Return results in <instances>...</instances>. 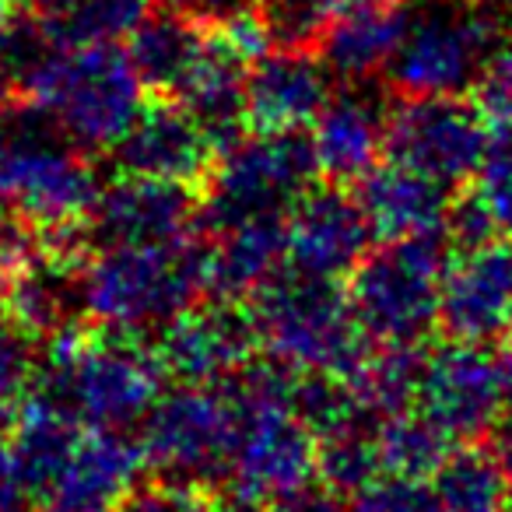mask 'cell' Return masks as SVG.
I'll return each instance as SVG.
<instances>
[{"instance_id":"cell-1","label":"cell","mask_w":512,"mask_h":512,"mask_svg":"<svg viewBox=\"0 0 512 512\" xmlns=\"http://www.w3.org/2000/svg\"><path fill=\"white\" fill-rule=\"evenodd\" d=\"M18 88L25 106L85 155L113 151L144 109V81L123 46H50Z\"/></svg>"},{"instance_id":"cell-2","label":"cell","mask_w":512,"mask_h":512,"mask_svg":"<svg viewBox=\"0 0 512 512\" xmlns=\"http://www.w3.org/2000/svg\"><path fill=\"white\" fill-rule=\"evenodd\" d=\"M165 379L158 355L134 334H85L74 323L46 337L43 362H36V393L95 428L141 425Z\"/></svg>"},{"instance_id":"cell-3","label":"cell","mask_w":512,"mask_h":512,"mask_svg":"<svg viewBox=\"0 0 512 512\" xmlns=\"http://www.w3.org/2000/svg\"><path fill=\"white\" fill-rule=\"evenodd\" d=\"M207 288V249L183 239L151 246H102L81 267V313L99 330L144 334L197 306Z\"/></svg>"},{"instance_id":"cell-4","label":"cell","mask_w":512,"mask_h":512,"mask_svg":"<svg viewBox=\"0 0 512 512\" xmlns=\"http://www.w3.org/2000/svg\"><path fill=\"white\" fill-rule=\"evenodd\" d=\"M102 183L85 151L57 134L39 113L0 116V211L36 235L88 228Z\"/></svg>"},{"instance_id":"cell-5","label":"cell","mask_w":512,"mask_h":512,"mask_svg":"<svg viewBox=\"0 0 512 512\" xmlns=\"http://www.w3.org/2000/svg\"><path fill=\"white\" fill-rule=\"evenodd\" d=\"M249 302L260 344L278 362L344 379H355L369 362L372 337L337 281L288 271L267 281Z\"/></svg>"},{"instance_id":"cell-6","label":"cell","mask_w":512,"mask_h":512,"mask_svg":"<svg viewBox=\"0 0 512 512\" xmlns=\"http://www.w3.org/2000/svg\"><path fill=\"white\" fill-rule=\"evenodd\" d=\"M316 165L313 141L299 130L281 134H242L218 151V162L207 172V193L200 218L211 232L260 218H288L302 193L313 186Z\"/></svg>"},{"instance_id":"cell-7","label":"cell","mask_w":512,"mask_h":512,"mask_svg":"<svg viewBox=\"0 0 512 512\" xmlns=\"http://www.w3.org/2000/svg\"><path fill=\"white\" fill-rule=\"evenodd\" d=\"M449 260L446 232L383 242L365 256L348 285L365 334L379 344H425L428 330L439 323Z\"/></svg>"},{"instance_id":"cell-8","label":"cell","mask_w":512,"mask_h":512,"mask_svg":"<svg viewBox=\"0 0 512 512\" xmlns=\"http://www.w3.org/2000/svg\"><path fill=\"white\" fill-rule=\"evenodd\" d=\"M239 400L218 386H183L162 393L141 421L148 467L165 481L207 484L228 477L239 442Z\"/></svg>"},{"instance_id":"cell-9","label":"cell","mask_w":512,"mask_h":512,"mask_svg":"<svg viewBox=\"0 0 512 512\" xmlns=\"http://www.w3.org/2000/svg\"><path fill=\"white\" fill-rule=\"evenodd\" d=\"M502 39V29L474 8V0L411 8L400 50L386 74L400 95L470 92L484 60Z\"/></svg>"},{"instance_id":"cell-10","label":"cell","mask_w":512,"mask_h":512,"mask_svg":"<svg viewBox=\"0 0 512 512\" xmlns=\"http://www.w3.org/2000/svg\"><path fill=\"white\" fill-rule=\"evenodd\" d=\"M239 442L228 467V498L267 509L309 491L320 439L295 414L292 400L239 397Z\"/></svg>"},{"instance_id":"cell-11","label":"cell","mask_w":512,"mask_h":512,"mask_svg":"<svg viewBox=\"0 0 512 512\" xmlns=\"http://www.w3.org/2000/svg\"><path fill=\"white\" fill-rule=\"evenodd\" d=\"M491 144V127L460 95H404L386 113V155L407 169L463 186L477 179Z\"/></svg>"},{"instance_id":"cell-12","label":"cell","mask_w":512,"mask_h":512,"mask_svg":"<svg viewBox=\"0 0 512 512\" xmlns=\"http://www.w3.org/2000/svg\"><path fill=\"white\" fill-rule=\"evenodd\" d=\"M260 344L249 309L235 302H197L176 320L162 327L155 341V355L165 376L183 386H221L232 383Z\"/></svg>"},{"instance_id":"cell-13","label":"cell","mask_w":512,"mask_h":512,"mask_svg":"<svg viewBox=\"0 0 512 512\" xmlns=\"http://www.w3.org/2000/svg\"><path fill=\"white\" fill-rule=\"evenodd\" d=\"M418 411L460 442L491 435L505 418L498 358H491L484 344L467 341L428 351Z\"/></svg>"},{"instance_id":"cell-14","label":"cell","mask_w":512,"mask_h":512,"mask_svg":"<svg viewBox=\"0 0 512 512\" xmlns=\"http://www.w3.org/2000/svg\"><path fill=\"white\" fill-rule=\"evenodd\" d=\"M285 235L292 271L327 281L351 278L376 239L358 197L341 190V183L309 186L288 211Z\"/></svg>"},{"instance_id":"cell-15","label":"cell","mask_w":512,"mask_h":512,"mask_svg":"<svg viewBox=\"0 0 512 512\" xmlns=\"http://www.w3.org/2000/svg\"><path fill=\"white\" fill-rule=\"evenodd\" d=\"M439 327L467 344L512 334V235L456 249L442 278Z\"/></svg>"},{"instance_id":"cell-16","label":"cell","mask_w":512,"mask_h":512,"mask_svg":"<svg viewBox=\"0 0 512 512\" xmlns=\"http://www.w3.org/2000/svg\"><path fill=\"white\" fill-rule=\"evenodd\" d=\"M214 141L204 123L183 102L158 99L137 113L130 130L113 148V162L123 176L197 183L214 165Z\"/></svg>"},{"instance_id":"cell-17","label":"cell","mask_w":512,"mask_h":512,"mask_svg":"<svg viewBox=\"0 0 512 512\" xmlns=\"http://www.w3.org/2000/svg\"><path fill=\"white\" fill-rule=\"evenodd\" d=\"M197 214L200 207L186 183L120 176L102 186L88 228L102 246H151V242L183 239Z\"/></svg>"},{"instance_id":"cell-18","label":"cell","mask_w":512,"mask_h":512,"mask_svg":"<svg viewBox=\"0 0 512 512\" xmlns=\"http://www.w3.org/2000/svg\"><path fill=\"white\" fill-rule=\"evenodd\" d=\"M144 467L141 442L123 435V428L88 425L43 502L50 512H116Z\"/></svg>"},{"instance_id":"cell-19","label":"cell","mask_w":512,"mask_h":512,"mask_svg":"<svg viewBox=\"0 0 512 512\" xmlns=\"http://www.w3.org/2000/svg\"><path fill=\"white\" fill-rule=\"evenodd\" d=\"M334 99V71L313 50H271L249 67L246 78V120L253 130L313 127L316 116Z\"/></svg>"},{"instance_id":"cell-20","label":"cell","mask_w":512,"mask_h":512,"mask_svg":"<svg viewBox=\"0 0 512 512\" xmlns=\"http://www.w3.org/2000/svg\"><path fill=\"white\" fill-rule=\"evenodd\" d=\"M453 186L407 169L400 162L376 165L365 179H358V204L369 218L376 239L397 242L414 235L446 232L449 207H453Z\"/></svg>"},{"instance_id":"cell-21","label":"cell","mask_w":512,"mask_h":512,"mask_svg":"<svg viewBox=\"0 0 512 512\" xmlns=\"http://www.w3.org/2000/svg\"><path fill=\"white\" fill-rule=\"evenodd\" d=\"M316 165L330 183H358L386 151V116L376 99L358 88L337 92L313 123Z\"/></svg>"},{"instance_id":"cell-22","label":"cell","mask_w":512,"mask_h":512,"mask_svg":"<svg viewBox=\"0 0 512 512\" xmlns=\"http://www.w3.org/2000/svg\"><path fill=\"white\" fill-rule=\"evenodd\" d=\"M246 78L249 64L218 36L214 29H207V43L200 53L197 67L186 78L183 92L176 95L211 134L214 148H228L232 141L242 137V127H249L246 120Z\"/></svg>"},{"instance_id":"cell-23","label":"cell","mask_w":512,"mask_h":512,"mask_svg":"<svg viewBox=\"0 0 512 512\" xmlns=\"http://www.w3.org/2000/svg\"><path fill=\"white\" fill-rule=\"evenodd\" d=\"M288 260V235L278 218H260L221 232L207 249V288L218 299H253Z\"/></svg>"},{"instance_id":"cell-24","label":"cell","mask_w":512,"mask_h":512,"mask_svg":"<svg viewBox=\"0 0 512 512\" xmlns=\"http://www.w3.org/2000/svg\"><path fill=\"white\" fill-rule=\"evenodd\" d=\"M207 43V25L179 8L151 11V18L127 39L130 64L144 88L165 99L183 92L186 78L197 67Z\"/></svg>"},{"instance_id":"cell-25","label":"cell","mask_w":512,"mask_h":512,"mask_svg":"<svg viewBox=\"0 0 512 512\" xmlns=\"http://www.w3.org/2000/svg\"><path fill=\"white\" fill-rule=\"evenodd\" d=\"M411 8H379V11H351L334 18L320 39V57L341 81H369L379 71H390L393 57L404 39Z\"/></svg>"},{"instance_id":"cell-26","label":"cell","mask_w":512,"mask_h":512,"mask_svg":"<svg viewBox=\"0 0 512 512\" xmlns=\"http://www.w3.org/2000/svg\"><path fill=\"white\" fill-rule=\"evenodd\" d=\"M81 432H85V421L71 407L43 393H29L18 418L11 421V449H15V460L32 495L43 498L50 491L64 463L71 460Z\"/></svg>"},{"instance_id":"cell-27","label":"cell","mask_w":512,"mask_h":512,"mask_svg":"<svg viewBox=\"0 0 512 512\" xmlns=\"http://www.w3.org/2000/svg\"><path fill=\"white\" fill-rule=\"evenodd\" d=\"M81 309L78 274L64 260H53L43 249L32 253V260L22 267L15 288L8 299V320L18 334L29 341L53 337L71 323V316Z\"/></svg>"},{"instance_id":"cell-28","label":"cell","mask_w":512,"mask_h":512,"mask_svg":"<svg viewBox=\"0 0 512 512\" xmlns=\"http://www.w3.org/2000/svg\"><path fill=\"white\" fill-rule=\"evenodd\" d=\"M442 512H505L512 470L491 442H463L432 477Z\"/></svg>"},{"instance_id":"cell-29","label":"cell","mask_w":512,"mask_h":512,"mask_svg":"<svg viewBox=\"0 0 512 512\" xmlns=\"http://www.w3.org/2000/svg\"><path fill=\"white\" fill-rule=\"evenodd\" d=\"M155 11V0H74L57 18H43L53 46H120Z\"/></svg>"},{"instance_id":"cell-30","label":"cell","mask_w":512,"mask_h":512,"mask_svg":"<svg viewBox=\"0 0 512 512\" xmlns=\"http://www.w3.org/2000/svg\"><path fill=\"white\" fill-rule=\"evenodd\" d=\"M425 365V344H383L379 351H372L369 362L355 376V386L362 393L365 407L372 414H383V418L418 407Z\"/></svg>"},{"instance_id":"cell-31","label":"cell","mask_w":512,"mask_h":512,"mask_svg":"<svg viewBox=\"0 0 512 512\" xmlns=\"http://www.w3.org/2000/svg\"><path fill=\"white\" fill-rule=\"evenodd\" d=\"M379 460L383 474L404 477H435L449 453H453V435H446L432 418L421 411L390 414L376 425Z\"/></svg>"},{"instance_id":"cell-32","label":"cell","mask_w":512,"mask_h":512,"mask_svg":"<svg viewBox=\"0 0 512 512\" xmlns=\"http://www.w3.org/2000/svg\"><path fill=\"white\" fill-rule=\"evenodd\" d=\"M292 407L313 428L316 439L355 425H372V418H376L365 407L355 379L330 376V372H302L299 383H295Z\"/></svg>"},{"instance_id":"cell-33","label":"cell","mask_w":512,"mask_h":512,"mask_svg":"<svg viewBox=\"0 0 512 512\" xmlns=\"http://www.w3.org/2000/svg\"><path fill=\"white\" fill-rule=\"evenodd\" d=\"M383 474L379 442L372 425H355L323 435L316 449V481L341 498H355L369 481Z\"/></svg>"},{"instance_id":"cell-34","label":"cell","mask_w":512,"mask_h":512,"mask_svg":"<svg viewBox=\"0 0 512 512\" xmlns=\"http://www.w3.org/2000/svg\"><path fill=\"white\" fill-rule=\"evenodd\" d=\"M351 512H442L432 477L379 474L355 498Z\"/></svg>"},{"instance_id":"cell-35","label":"cell","mask_w":512,"mask_h":512,"mask_svg":"<svg viewBox=\"0 0 512 512\" xmlns=\"http://www.w3.org/2000/svg\"><path fill=\"white\" fill-rule=\"evenodd\" d=\"M32 383H36L32 341L15 327L0 330V428H11V421L29 400Z\"/></svg>"},{"instance_id":"cell-36","label":"cell","mask_w":512,"mask_h":512,"mask_svg":"<svg viewBox=\"0 0 512 512\" xmlns=\"http://www.w3.org/2000/svg\"><path fill=\"white\" fill-rule=\"evenodd\" d=\"M470 102L491 130L512 127V39H502L484 60L481 74L470 85Z\"/></svg>"},{"instance_id":"cell-37","label":"cell","mask_w":512,"mask_h":512,"mask_svg":"<svg viewBox=\"0 0 512 512\" xmlns=\"http://www.w3.org/2000/svg\"><path fill=\"white\" fill-rule=\"evenodd\" d=\"M477 193L495 214L498 228L512 235V127L491 130L488 155L477 172Z\"/></svg>"},{"instance_id":"cell-38","label":"cell","mask_w":512,"mask_h":512,"mask_svg":"<svg viewBox=\"0 0 512 512\" xmlns=\"http://www.w3.org/2000/svg\"><path fill=\"white\" fill-rule=\"evenodd\" d=\"M116 512H218V502L200 491V484L158 481L148 488H134Z\"/></svg>"},{"instance_id":"cell-39","label":"cell","mask_w":512,"mask_h":512,"mask_svg":"<svg viewBox=\"0 0 512 512\" xmlns=\"http://www.w3.org/2000/svg\"><path fill=\"white\" fill-rule=\"evenodd\" d=\"M39 249V239L25 221H18L15 214L0 211V316H8V299L15 288L22 267L32 260V253Z\"/></svg>"},{"instance_id":"cell-40","label":"cell","mask_w":512,"mask_h":512,"mask_svg":"<svg viewBox=\"0 0 512 512\" xmlns=\"http://www.w3.org/2000/svg\"><path fill=\"white\" fill-rule=\"evenodd\" d=\"M498 232H502V228H498L495 214L488 211V204H484L477 190H470L467 197L453 200L449 218H446V239L453 242L456 249L481 246V242L495 239Z\"/></svg>"},{"instance_id":"cell-41","label":"cell","mask_w":512,"mask_h":512,"mask_svg":"<svg viewBox=\"0 0 512 512\" xmlns=\"http://www.w3.org/2000/svg\"><path fill=\"white\" fill-rule=\"evenodd\" d=\"M29 498L32 491L15 460V449L0 439V512H29Z\"/></svg>"},{"instance_id":"cell-42","label":"cell","mask_w":512,"mask_h":512,"mask_svg":"<svg viewBox=\"0 0 512 512\" xmlns=\"http://www.w3.org/2000/svg\"><path fill=\"white\" fill-rule=\"evenodd\" d=\"M274 512H348V509L341 505V495L323 488V491H302V495L274 505Z\"/></svg>"},{"instance_id":"cell-43","label":"cell","mask_w":512,"mask_h":512,"mask_svg":"<svg viewBox=\"0 0 512 512\" xmlns=\"http://www.w3.org/2000/svg\"><path fill=\"white\" fill-rule=\"evenodd\" d=\"M172 8L186 11V15H193L197 22H218V18L232 15V11L246 8V0H172Z\"/></svg>"},{"instance_id":"cell-44","label":"cell","mask_w":512,"mask_h":512,"mask_svg":"<svg viewBox=\"0 0 512 512\" xmlns=\"http://www.w3.org/2000/svg\"><path fill=\"white\" fill-rule=\"evenodd\" d=\"M498 379H502V400H505V425H512V334L505 337V348L498 351Z\"/></svg>"},{"instance_id":"cell-45","label":"cell","mask_w":512,"mask_h":512,"mask_svg":"<svg viewBox=\"0 0 512 512\" xmlns=\"http://www.w3.org/2000/svg\"><path fill=\"white\" fill-rule=\"evenodd\" d=\"M327 4V11L334 18L341 15H351V11H379V8H400V4H407V0H323Z\"/></svg>"},{"instance_id":"cell-46","label":"cell","mask_w":512,"mask_h":512,"mask_svg":"<svg viewBox=\"0 0 512 512\" xmlns=\"http://www.w3.org/2000/svg\"><path fill=\"white\" fill-rule=\"evenodd\" d=\"M25 8H32L39 18H57V15H64L67 8H71L74 0H22Z\"/></svg>"},{"instance_id":"cell-47","label":"cell","mask_w":512,"mask_h":512,"mask_svg":"<svg viewBox=\"0 0 512 512\" xmlns=\"http://www.w3.org/2000/svg\"><path fill=\"white\" fill-rule=\"evenodd\" d=\"M15 71H11V64L4 60V53H0V116H4V109H8V95H11V85H15Z\"/></svg>"},{"instance_id":"cell-48","label":"cell","mask_w":512,"mask_h":512,"mask_svg":"<svg viewBox=\"0 0 512 512\" xmlns=\"http://www.w3.org/2000/svg\"><path fill=\"white\" fill-rule=\"evenodd\" d=\"M505 512H512V484H509V502H505Z\"/></svg>"},{"instance_id":"cell-49","label":"cell","mask_w":512,"mask_h":512,"mask_svg":"<svg viewBox=\"0 0 512 512\" xmlns=\"http://www.w3.org/2000/svg\"><path fill=\"white\" fill-rule=\"evenodd\" d=\"M474 4H488V0H474Z\"/></svg>"},{"instance_id":"cell-50","label":"cell","mask_w":512,"mask_h":512,"mask_svg":"<svg viewBox=\"0 0 512 512\" xmlns=\"http://www.w3.org/2000/svg\"><path fill=\"white\" fill-rule=\"evenodd\" d=\"M43 512H50V509H43Z\"/></svg>"},{"instance_id":"cell-51","label":"cell","mask_w":512,"mask_h":512,"mask_svg":"<svg viewBox=\"0 0 512 512\" xmlns=\"http://www.w3.org/2000/svg\"><path fill=\"white\" fill-rule=\"evenodd\" d=\"M271 512H274V509H271Z\"/></svg>"}]
</instances>
